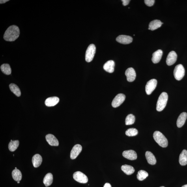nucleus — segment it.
Here are the masks:
<instances>
[{
    "instance_id": "nucleus-1",
    "label": "nucleus",
    "mask_w": 187,
    "mask_h": 187,
    "mask_svg": "<svg viewBox=\"0 0 187 187\" xmlns=\"http://www.w3.org/2000/svg\"><path fill=\"white\" fill-rule=\"evenodd\" d=\"M20 31L17 26H10L6 30L4 35V38L6 41L12 42L15 41L20 35Z\"/></svg>"
},
{
    "instance_id": "nucleus-2",
    "label": "nucleus",
    "mask_w": 187,
    "mask_h": 187,
    "mask_svg": "<svg viewBox=\"0 0 187 187\" xmlns=\"http://www.w3.org/2000/svg\"><path fill=\"white\" fill-rule=\"evenodd\" d=\"M153 137L154 140L160 147L166 148L168 145V141L166 137L159 131H156L154 132Z\"/></svg>"
},
{
    "instance_id": "nucleus-3",
    "label": "nucleus",
    "mask_w": 187,
    "mask_h": 187,
    "mask_svg": "<svg viewBox=\"0 0 187 187\" xmlns=\"http://www.w3.org/2000/svg\"><path fill=\"white\" fill-rule=\"evenodd\" d=\"M168 95L166 92H163L160 95L158 99L156 105V109L158 112L162 111L166 107Z\"/></svg>"
},
{
    "instance_id": "nucleus-4",
    "label": "nucleus",
    "mask_w": 187,
    "mask_h": 187,
    "mask_svg": "<svg viewBox=\"0 0 187 187\" xmlns=\"http://www.w3.org/2000/svg\"><path fill=\"white\" fill-rule=\"evenodd\" d=\"M185 74V70L183 66L179 64L175 67L174 71V75L176 79L180 81L183 78Z\"/></svg>"
},
{
    "instance_id": "nucleus-5",
    "label": "nucleus",
    "mask_w": 187,
    "mask_h": 187,
    "mask_svg": "<svg viewBox=\"0 0 187 187\" xmlns=\"http://www.w3.org/2000/svg\"><path fill=\"white\" fill-rule=\"evenodd\" d=\"M96 47L94 44H91L88 47L85 54L86 61L88 62L92 61L96 52Z\"/></svg>"
},
{
    "instance_id": "nucleus-6",
    "label": "nucleus",
    "mask_w": 187,
    "mask_h": 187,
    "mask_svg": "<svg viewBox=\"0 0 187 187\" xmlns=\"http://www.w3.org/2000/svg\"><path fill=\"white\" fill-rule=\"evenodd\" d=\"M73 178L76 181L81 183H86L88 182L87 176L79 171H76L74 174Z\"/></svg>"
},
{
    "instance_id": "nucleus-7",
    "label": "nucleus",
    "mask_w": 187,
    "mask_h": 187,
    "mask_svg": "<svg viewBox=\"0 0 187 187\" xmlns=\"http://www.w3.org/2000/svg\"><path fill=\"white\" fill-rule=\"evenodd\" d=\"M157 81L156 79H152L148 81L146 86V92L148 95L151 94L156 89Z\"/></svg>"
},
{
    "instance_id": "nucleus-8",
    "label": "nucleus",
    "mask_w": 187,
    "mask_h": 187,
    "mask_svg": "<svg viewBox=\"0 0 187 187\" xmlns=\"http://www.w3.org/2000/svg\"><path fill=\"white\" fill-rule=\"evenodd\" d=\"M125 98L126 96L124 94H118L114 98L112 103V105L115 108L119 107L124 102Z\"/></svg>"
},
{
    "instance_id": "nucleus-9",
    "label": "nucleus",
    "mask_w": 187,
    "mask_h": 187,
    "mask_svg": "<svg viewBox=\"0 0 187 187\" xmlns=\"http://www.w3.org/2000/svg\"><path fill=\"white\" fill-rule=\"evenodd\" d=\"M177 55L175 51H171L170 52L166 59V64L168 66L172 65L177 61Z\"/></svg>"
},
{
    "instance_id": "nucleus-10",
    "label": "nucleus",
    "mask_w": 187,
    "mask_h": 187,
    "mask_svg": "<svg viewBox=\"0 0 187 187\" xmlns=\"http://www.w3.org/2000/svg\"><path fill=\"white\" fill-rule=\"evenodd\" d=\"M82 146L80 145L77 144L73 147L70 152V158L72 160L76 159L82 151Z\"/></svg>"
},
{
    "instance_id": "nucleus-11",
    "label": "nucleus",
    "mask_w": 187,
    "mask_h": 187,
    "mask_svg": "<svg viewBox=\"0 0 187 187\" xmlns=\"http://www.w3.org/2000/svg\"><path fill=\"white\" fill-rule=\"evenodd\" d=\"M117 41L120 44H127L132 42L133 38L131 36L126 35H120L116 38Z\"/></svg>"
},
{
    "instance_id": "nucleus-12",
    "label": "nucleus",
    "mask_w": 187,
    "mask_h": 187,
    "mask_svg": "<svg viewBox=\"0 0 187 187\" xmlns=\"http://www.w3.org/2000/svg\"><path fill=\"white\" fill-rule=\"evenodd\" d=\"M125 75L127 80L129 82H132L135 80L136 78V73L134 69L132 68H128L126 69L125 72Z\"/></svg>"
},
{
    "instance_id": "nucleus-13",
    "label": "nucleus",
    "mask_w": 187,
    "mask_h": 187,
    "mask_svg": "<svg viewBox=\"0 0 187 187\" xmlns=\"http://www.w3.org/2000/svg\"><path fill=\"white\" fill-rule=\"evenodd\" d=\"M122 155L126 159L130 160H136L137 156L136 152L132 150H126L122 153Z\"/></svg>"
},
{
    "instance_id": "nucleus-14",
    "label": "nucleus",
    "mask_w": 187,
    "mask_h": 187,
    "mask_svg": "<svg viewBox=\"0 0 187 187\" xmlns=\"http://www.w3.org/2000/svg\"><path fill=\"white\" fill-rule=\"evenodd\" d=\"M46 138L47 142L51 146H58L59 141L54 135L52 134H48L46 135Z\"/></svg>"
},
{
    "instance_id": "nucleus-15",
    "label": "nucleus",
    "mask_w": 187,
    "mask_h": 187,
    "mask_svg": "<svg viewBox=\"0 0 187 187\" xmlns=\"http://www.w3.org/2000/svg\"><path fill=\"white\" fill-rule=\"evenodd\" d=\"M59 101V99L57 97H52L47 98L45 101V103L47 106H53L57 104Z\"/></svg>"
},
{
    "instance_id": "nucleus-16",
    "label": "nucleus",
    "mask_w": 187,
    "mask_h": 187,
    "mask_svg": "<svg viewBox=\"0 0 187 187\" xmlns=\"http://www.w3.org/2000/svg\"><path fill=\"white\" fill-rule=\"evenodd\" d=\"M115 62L113 61H109L105 63L103 68L106 72L109 73H113L114 71Z\"/></svg>"
},
{
    "instance_id": "nucleus-17",
    "label": "nucleus",
    "mask_w": 187,
    "mask_h": 187,
    "mask_svg": "<svg viewBox=\"0 0 187 187\" xmlns=\"http://www.w3.org/2000/svg\"><path fill=\"white\" fill-rule=\"evenodd\" d=\"M163 54V51L161 50H158L152 54V61L154 64L158 63L160 61Z\"/></svg>"
},
{
    "instance_id": "nucleus-18",
    "label": "nucleus",
    "mask_w": 187,
    "mask_h": 187,
    "mask_svg": "<svg viewBox=\"0 0 187 187\" xmlns=\"http://www.w3.org/2000/svg\"><path fill=\"white\" fill-rule=\"evenodd\" d=\"M187 118V114L183 112L180 114L177 121V126L178 128H181L185 123Z\"/></svg>"
},
{
    "instance_id": "nucleus-19",
    "label": "nucleus",
    "mask_w": 187,
    "mask_h": 187,
    "mask_svg": "<svg viewBox=\"0 0 187 187\" xmlns=\"http://www.w3.org/2000/svg\"><path fill=\"white\" fill-rule=\"evenodd\" d=\"M42 162V158L41 156L39 154H35L32 159V162L33 166L35 168L39 167Z\"/></svg>"
},
{
    "instance_id": "nucleus-20",
    "label": "nucleus",
    "mask_w": 187,
    "mask_h": 187,
    "mask_svg": "<svg viewBox=\"0 0 187 187\" xmlns=\"http://www.w3.org/2000/svg\"><path fill=\"white\" fill-rule=\"evenodd\" d=\"M145 156L148 164L151 165H154L156 164V160L155 157L151 152H146Z\"/></svg>"
},
{
    "instance_id": "nucleus-21",
    "label": "nucleus",
    "mask_w": 187,
    "mask_h": 187,
    "mask_svg": "<svg viewBox=\"0 0 187 187\" xmlns=\"http://www.w3.org/2000/svg\"><path fill=\"white\" fill-rule=\"evenodd\" d=\"M179 162L182 166H185L187 164V151L186 150H183L180 154Z\"/></svg>"
},
{
    "instance_id": "nucleus-22",
    "label": "nucleus",
    "mask_w": 187,
    "mask_h": 187,
    "mask_svg": "<svg viewBox=\"0 0 187 187\" xmlns=\"http://www.w3.org/2000/svg\"><path fill=\"white\" fill-rule=\"evenodd\" d=\"M163 24L160 20H156L152 21L150 23L148 29L152 31L160 27Z\"/></svg>"
},
{
    "instance_id": "nucleus-23",
    "label": "nucleus",
    "mask_w": 187,
    "mask_h": 187,
    "mask_svg": "<svg viewBox=\"0 0 187 187\" xmlns=\"http://www.w3.org/2000/svg\"><path fill=\"white\" fill-rule=\"evenodd\" d=\"M122 170L126 175H130L134 173L135 170L134 167L130 165H122L121 168Z\"/></svg>"
},
{
    "instance_id": "nucleus-24",
    "label": "nucleus",
    "mask_w": 187,
    "mask_h": 187,
    "mask_svg": "<svg viewBox=\"0 0 187 187\" xmlns=\"http://www.w3.org/2000/svg\"><path fill=\"white\" fill-rule=\"evenodd\" d=\"M53 180V177L52 174L48 173L45 176L43 182L46 187L50 186L52 184Z\"/></svg>"
},
{
    "instance_id": "nucleus-25",
    "label": "nucleus",
    "mask_w": 187,
    "mask_h": 187,
    "mask_svg": "<svg viewBox=\"0 0 187 187\" xmlns=\"http://www.w3.org/2000/svg\"><path fill=\"white\" fill-rule=\"evenodd\" d=\"M12 176L13 179L17 182L20 181L22 178L21 171L17 169H15L12 171Z\"/></svg>"
},
{
    "instance_id": "nucleus-26",
    "label": "nucleus",
    "mask_w": 187,
    "mask_h": 187,
    "mask_svg": "<svg viewBox=\"0 0 187 187\" xmlns=\"http://www.w3.org/2000/svg\"><path fill=\"white\" fill-rule=\"evenodd\" d=\"M10 89L13 93L18 97L21 95V92L18 86L14 84H11L9 85Z\"/></svg>"
},
{
    "instance_id": "nucleus-27",
    "label": "nucleus",
    "mask_w": 187,
    "mask_h": 187,
    "mask_svg": "<svg viewBox=\"0 0 187 187\" xmlns=\"http://www.w3.org/2000/svg\"><path fill=\"white\" fill-rule=\"evenodd\" d=\"M1 69L4 74L6 75H10L11 74L12 69L9 64H2Z\"/></svg>"
},
{
    "instance_id": "nucleus-28",
    "label": "nucleus",
    "mask_w": 187,
    "mask_h": 187,
    "mask_svg": "<svg viewBox=\"0 0 187 187\" xmlns=\"http://www.w3.org/2000/svg\"><path fill=\"white\" fill-rule=\"evenodd\" d=\"M19 145V141L18 140L13 141L11 140L8 145V148L10 152H14L18 148Z\"/></svg>"
},
{
    "instance_id": "nucleus-29",
    "label": "nucleus",
    "mask_w": 187,
    "mask_h": 187,
    "mask_svg": "<svg viewBox=\"0 0 187 187\" xmlns=\"http://www.w3.org/2000/svg\"><path fill=\"white\" fill-rule=\"evenodd\" d=\"M148 176V174L147 171L144 170H140L137 173V179L139 180H143L147 178Z\"/></svg>"
},
{
    "instance_id": "nucleus-30",
    "label": "nucleus",
    "mask_w": 187,
    "mask_h": 187,
    "mask_svg": "<svg viewBox=\"0 0 187 187\" xmlns=\"http://www.w3.org/2000/svg\"><path fill=\"white\" fill-rule=\"evenodd\" d=\"M135 117L132 114H130L127 116L125 120V123L126 125H132L135 123Z\"/></svg>"
},
{
    "instance_id": "nucleus-31",
    "label": "nucleus",
    "mask_w": 187,
    "mask_h": 187,
    "mask_svg": "<svg viewBox=\"0 0 187 187\" xmlns=\"http://www.w3.org/2000/svg\"><path fill=\"white\" fill-rule=\"evenodd\" d=\"M138 134V131L137 129L132 128L128 129L126 131V134L129 137L135 136Z\"/></svg>"
},
{
    "instance_id": "nucleus-32",
    "label": "nucleus",
    "mask_w": 187,
    "mask_h": 187,
    "mask_svg": "<svg viewBox=\"0 0 187 187\" xmlns=\"http://www.w3.org/2000/svg\"><path fill=\"white\" fill-rule=\"evenodd\" d=\"M144 1L146 5L151 7L154 5L155 1L154 0H145Z\"/></svg>"
},
{
    "instance_id": "nucleus-33",
    "label": "nucleus",
    "mask_w": 187,
    "mask_h": 187,
    "mask_svg": "<svg viewBox=\"0 0 187 187\" xmlns=\"http://www.w3.org/2000/svg\"><path fill=\"white\" fill-rule=\"evenodd\" d=\"M122 1L123 2V5L126 6L128 5L130 1L129 0H122Z\"/></svg>"
},
{
    "instance_id": "nucleus-34",
    "label": "nucleus",
    "mask_w": 187,
    "mask_h": 187,
    "mask_svg": "<svg viewBox=\"0 0 187 187\" xmlns=\"http://www.w3.org/2000/svg\"><path fill=\"white\" fill-rule=\"evenodd\" d=\"M103 187H112L111 184L109 183L105 184Z\"/></svg>"
},
{
    "instance_id": "nucleus-35",
    "label": "nucleus",
    "mask_w": 187,
    "mask_h": 187,
    "mask_svg": "<svg viewBox=\"0 0 187 187\" xmlns=\"http://www.w3.org/2000/svg\"><path fill=\"white\" fill-rule=\"evenodd\" d=\"M9 1H7V0H1L0 1V3H1V4H4Z\"/></svg>"
},
{
    "instance_id": "nucleus-36",
    "label": "nucleus",
    "mask_w": 187,
    "mask_h": 187,
    "mask_svg": "<svg viewBox=\"0 0 187 187\" xmlns=\"http://www.w3.org/2000/svg\"><path fill=\"white\" fill-rule=\"evenodd\" d=\"M182 187H187V184L183 186Z\"/></svg>"
},
{
    "instance_id": "nucleus-37",
    "label": "nucleus",
    "mask_w": 187,
    "mask_h": 187,
    "mask_svg": "<svg viewBox=\"0 0 187 187\" xmlns=\"http://www.w3.org/2000/svg\"><path fill=\"white\" fill-rule=\"evenodd\" d=\"M20 183V181L18 182V183Z\"/></svg>"
},
{
    "instance_id": "nucleus-38",
    "label": "nucleus",
    "mask_w": 187,
    "mask_h": 187,
    "mask_svg": "<svg viewBox=\"0 0 187 187\" xmlns=\"http://www.w3.org/2000/svg\"><path fill=\"white\" fill-rule=\"evenodd\" d=\"M164 187V186H161V187Z\"/></svg>"
},
{
    "instance_id": "nucleus-39",
    "label": "nucleus",
    "mask_w": 187,
    "mask_h": 187,
    "mask_svg": "<svg viewBox=\"0 0 187 187\" xmlns=\"http://www.w3.org/2000/svg\"><path fill=\"white\" fill-rule=\"evenodd\" d=\"M15 169H17V167H16V168H15Z\"/></svg>"
}]
</instances>
